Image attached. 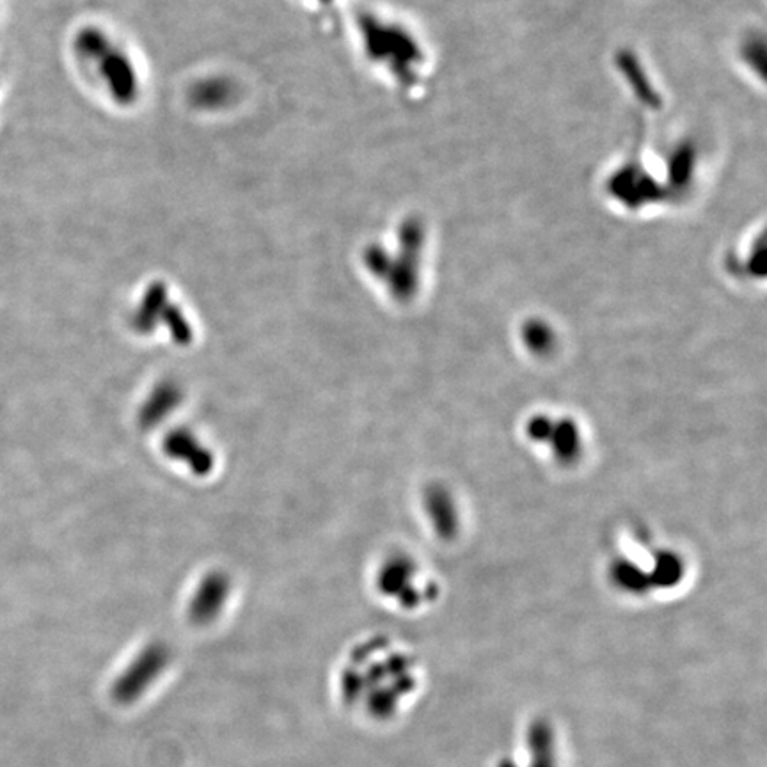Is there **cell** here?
<instances>
[{"label":"cell","mask_w":767,"mask_h":767,"mask_svg":"<svg viewBox=\"0 0 767 767\" xmlns=\"http://www.w3.org/2000/svg\"><path fill=\"white\" fill-rule=\"evenodd\" d=\"M339 700L347 713L368 728L400 725L423 700L429 675L411 647L375 638L354 652L345 666Z\"/></svg>","instance_id":"6da1fadb"},{"label":"cell","mask_w":767,"mask_h":767,"mask_svg":"<svg viewBox=\"0 0 767 767\" xmlns=\"http://www.w3.org/2000/svg\"><path fill=\"white\" fill-rule=\"evenodd\" d=\"M565 728L550 714H531L491 767H572Z\"/></svg>","instance_id":"7a4b0ae2"},{"label":"cell","mask_w":767,"mask_h":767,"mask_svg":"<svg viewBox=\"0 0 767 767\" xmlns=\"http://www.w3.org/2000/svg\"><path fill=\"white\" fill-rule=\"evenodd\" d=\"M98 34L100 43H88L84 49L89 82H93L95 88L100 89V97L109 98V102L130 106V102H135L137 98L123 86L114 71L137 84H143L141 68L135 57L128 51L126 43L112 38V32L106 29H100Z\"/></svg>","instance_id":"3957f363"},{"label":"cell","mask_w":767,"mask_h":767,"mask_svg":"<svg viewBox=\"0 0 767 767\" xmlns=\"http://www.w3.org/2000/svg\"><path fill=\"white\" fill-rule=\"evenodd\" d=\"M524 434L528 442L554 464L572 466L583 458L587 448L581 423L567 412L544 411L530 416Z\"/></svg>","instance_id":"277c9868"}]
</instances>
